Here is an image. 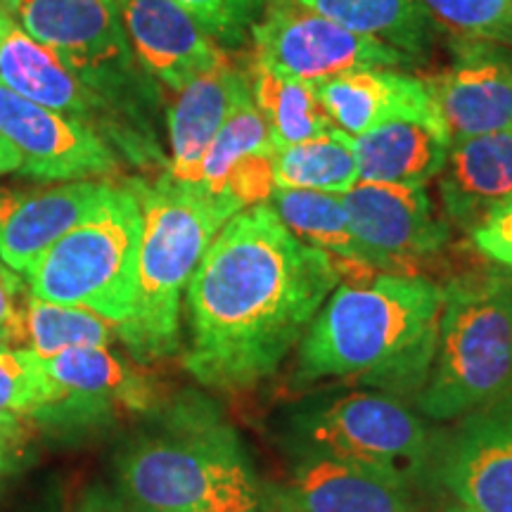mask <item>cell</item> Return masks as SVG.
<instances>
[{
	"label": "cell",
	"instance_id": "ffe728a7",
	"mask_svg": "<svg viewBox=\"0 0 512 512\" xmlns=\"http://www.w3.org/2000/svg\"><path fill=\"white\" fill-rule=\"evenodd\" d=\"M313 93L332 126L347 136H361L394 119L441 121L425 81L392 69H356L313 83Z\"/></svg>",
	"mask_w": 512,
	"mask_h": 512
},
{
	"label": "cell",
	"instance_id": "d6a6232c",
	"mask_svg": "<svg viewBox=\"0 0 512 512\" xmlns=\"http://www.w3.org/2000/svg\"><path fill=\"white\" fill-rule=\"evenodd\" d=\"M24 415H0V482L15 475L27 458L34 425Z\"/></svg>",
	"mask_w": 512,
	"mask_h": 512
},
{
	"label": "cell",
	"instance_id": "ac0fdd59",
	"mask_svg": "<svg viewBox=\"0 0 512 512\" xmlns=\"http://www.w3.org/2000/svg\"><path fill=\"white\" fill-rule=\"evenodd\" d=\"M280 498L292 512H415L403 472L311 451Z\"/></svg>",
	"mask_w": 512,
	"mask_h": 512
},
{
	"label": "cell",
	"instance_id": "5b68a950",
	"mask_svg": "<svg viewBox=\"0 0 512 512\" xmlns=\"http://www.w3.org/2000/svg\"><path fill=\"white\" fill-rule=\"evenodd\" d=\"M19 27L48 46L121 121L133 162H164L150 117L155 79L133 53L114 0H0Z\"/></svg>",
	"mask_w": 512,
	"mask_h": 512
},
{
	"label": "cell",
	"instance_id": "3957f363",
	"mask_svg": "<svg viewBox=\"0 0 512 512\" xmlns=\"http://www.w3.org/2000/svg\"><path fill=\"white\" fill-rule=\"evenodd\" d=\"M119 479L136 512H249L261 501L240 437L200 396L164 408L124 451Z\"/></svg>",
	"mask_w": 512,
	"mask_h": 512
},
{
	"label": "cell",
	"instance_id": "d590c367",
	"mask_svg": "<svg viewBox=\"0 0 512 512\" xmlns=\"http://www.w3.org/2000/svg\"><path fill=\"white\" fill-rule=\"evenodd\" d=\"M19 166H22V157H19L15 145L5 136H0V176L19 174Z\"/></svg>",
	"mask_w": 512,
	"mask_h": 512
},
{
	"label": "cell",
	"instance_id": "7402d4cb",
	"mask_svg": "<svg viewBox=\"0 0 512 512\" xmlns=\"http://www.w3.org/2000/svg\"><path fill=\"white\" fill-rule=\"evenodd\" d=\"M361 183L425 188L441 174L451 138L441 121L394 119L351 136Z\"/></svg>",
	"mask_w": 512,
	"mask_h": 512
},
{
	"label": "cell",
	"instance_id": "83f0119b",
	"mask_svg": "<svg viewBox=\"0 0 512 512\" xmlns=\"http://www.w3.org/2000/svg\"><path fill=\"white\" fill-rule=\"evenodd\" d=\"M252 155L275 157V145L264 117L256 110L252 95H249L247 100H242L235 107V112L230 114L226 124L221 126V131L216 133V138L211 140L192 185L204 190L207 195L223 197L228 176L233 174V169L242 159Z\"/></svg>",
	"mask_w": 512,
	"mask_h": 512
},
{
	"label": "cell",
	"instance_id": "f1b7e54d",
	"mask_svg": "<svg viewBox=\"0 0 512 512\" xmlns=\"http://www.w3.org/2000/svg\"><path fill=\"white\" fill-rule=\"evenodd\" d=\"M55 389L46 358L27 347L0 349V415L41 418L53 406Z\"/></svg>",
	"mask_w": 512,
	"mask_h": 512
},
{
	"label": "cell",
	"instance_id": "603a6c76",
	"mask_svg": "<svg viewBox=\"0 0 512 512\" xmlns=\"http://www.w3.org/2000/svg\"><path fill=\"white\" fill-rule=\"evenodd\" d=\"M268 207L299 240L347 264L351 283L373 275L375 266L349 226L342 195L316 190H275Z\"/></svg>",
	"mask_w": 512,
	"mask_h": 512
},
{
	"label": "cell",
	"instance_id": "9a60e30c",
	"mask_svg": "<svg viewBox=\"0 0 512 512\" xmlns=\"http://www.w3.org/2000/svg\"><path fill=\"white\" fill-rule=\"evenodd\" d=\"M503 48L460 38L451 64L425 79L451 143L512 131V53Z\"/></svg>",
	"mask_w": 512,
	"mask_h": 512
},
{
	"label": "cell",
	"instance_id": "8d00e7d4",
	"mask_svg": "<svg viewBox=\"0 0 512 512\" xmlns=\"http://www.w3.org/2000/svg\"><path fill=\"white\" fill-rule=\"evenodd\" d=\"M259 508H261V512H292L290 508H287L285 505V501L283 498H280V501H268V503H261L259 501Z\"/></svg>",
	"mask_w": 512,
	"mask_h": 512
},
{
	"label": "cell",
	"instance_id": "277c9868",
	"mask_svg": "<svg viewBox=\"0 0 512 512\" xmlns=\"http://www.w3.org/2000/svg\"><path fill=\"white\" fill-rule=\"evenodd\" d=\"M131 183L143 211V235L136 304L128 320L117 325V337L138 361L150 363L178 351L183 294L211 240L242 209L166 176Z\"/></svg>",
	"mask_w": 512,
	"mask_h": 512
},
{
	"label": "cell",
	"instance_id": "8fae6325",
	"mask_svg": "<svg viewBox=\"0 0 512 512\" xmlns=\"http://www.w3.org/2000/svg\"><path fill=\"white\" fill-rule=\"evenodd\" d=\"M342 204L356 240L384 271L430 259L451 240V223L434 209L427 188L358 181Z\"/></svg>",
	"mask_w": 512,
	"mask_h": 512
},
{
	"label": "cell",
	"instance_id": "d6986e66",
	"mask_svg": "<svg viewBox=\"0 0 512 512\" xmlns=\"http://www.w3.org/2000/svg\"><path fill=\"white\" fill-rule=\"evenodd\" d=\"M249 95V74L235 67L228 57L183 86L166 114L171 157L162 176L181 185L195 183L211 140Z\"/></svg>",
	"mask_w": 512,
	"mask_h": 512
},
{
	"label": "cell",
	"instance_id": "e575fe53",
	"mask_svg": "<svg viewBox=\"0 0 512 512\" xmlns=\"http://www.w3.org/2000/svg\"><path fill=\"white\" fill-rule=\"evenodd\" d=\"M76 512H131L126 508V503H121L119 498L107 494V491L95 489L83 498Z\"/></svg>",
	"mask_w": 512,
	"mask_h": 512
},
{
	"label": "cell",
	"instance_id": "1f68e13d",
	"mask_svg": "<svg viewBox=\"0 0 512 512\" xmlns=\"http://www.w3.org/2000/svg\"><path fill=\"white\" fill-rule=\"evenodd\" d=\"M472 245L486 259L496 261L512 271V202L491 211L486 219L470 233Z\"/></svg>",
	"mask_w": 512,
	"mask_h": 512
},
{
	"label": "cell",
	"instance_id": "d4e9b609",
	"mask_svg": "<svg viewBox=\"0 0 512 512\" xmlns=\"http://www.w3.org/2000/svg\"><path fill=\"white\" fill-rule=\"evenodd\" d=\"M275 190H316L344 195L358 183L351 136L332 126L323 136L275 152Z\"/></svg>",
	"mask_w": 512,
	"mask_h": 512
},
{
	"label": "cell",
	"instance_id": "7c38bea8",
	"mask_svg": "<svg viewBox=\"0 0 512 512\" xmlns=\"http://www.w3.org/2000/svg\"><path fill=\"white\" fill-rule=\"evenodd\" d=\"M0 136L22 157L19 176L43 183L105 178L119 171V152L93 128L12 93L0 83Z\"/></svg>",
	"mask_w": 512,
	"mask_h": 512
},
{
	"label": "cell",
	"instance_id": "74e56055",
	"mask_svg": "<svg viewBox=\"0 0 512 512\" xmlns=\"http://www.w3.org/2000/svg\"><path fill=\"white\" fill-rule=\"evenodd\" d=\"M3 347H17L15 335L10 330H0V349Z\"/></svg>",
	"mask_w": 512,
	"mask_h": 512
},
{
	"label": "cell",
	"instance_id": "52a82bcc",
	"mask_svg": "<svg viewBox=\"0 0 512 512\" xmlns=\"http://www.w3.org/2000/svg\"><path fill=\"white\" fill-rule=\"evenodd\" d=\"M140 235L136 188L110 181L100 202L24 273L29 294L121 325L136 304Z\"/></svg>",
	"mask_w": 512,
	"mask_h": 512
},
{
	"label": "cell",
	"instance_id": "5bb4252c",
	"mask_svg": "<svg viewBox=\"0 0 512 512\" xmlns=\"http://www.w3.org/2000/svg\"><path fill=\"white\" fill-rule=\"evenodd\" d=\"M0 83L36 105L93 128L114 150L124 152L133 162L131 140L110 107L88 91L53 50L19 27L17 19L3 5H0Z\"/></svg>",
	"mask_w": 512,
	"mask_h": 512
},
{
	"label": "cell",
	"instance_id": "4316f807",
	"mask_svg": "<svg viewBox=\"0 0 512 512\" xmlns=\"http://www.w3.org/2000/svg\"><path fill=\"white\" fill-rule=\"evenodd\" d=\"M114 337L117 325L98 313L27 294L19 325V344L41 358H53L76 347H110Z\"/></svg>",
	"mask_w": 512,
	"mask_h": 512
},
{
	"label": "cell",
	"instance_id": "4dcf8cb0",
	"mask_svg": "<svg viewBox=\"0 0 512 512\" xmlns=\"http://www.w3.org/2000/svg\"><path fill=\"white\" fill-rule=\"evenodd\" d=\"M221 48H240L268 0H174Z\"/></svg>",
	"mask_w": 512,
	"mask_h": 512
},
{
	"label": "cell",
	"instance_id": "4fadbf2b",
	"mask_svg": "<svg viewBox=\"0 0 512 512\" xmlns=\"http://www.w3.org/2000/svg\"><path fill=\"white\" fill-rule=\"evenodd\" d=\"M46 368L55 401L41 415L43 420L98 425L121 415L147 413L162 403L155 377L110 347L67 349L46 358Z\"/></svg>",
	"mask_w": 512,
	"mask_h": 512
},
{
	"label": "cell",
	"instance_id": "8992f818",
	"mask_svg": "<svg viewBox=\"0 0 512 512\" xmlns=\"http://www.w3.org/2000/svg\"><path fill=\"white\" fill-rule=\"evenodd\" d=\"M512 392V280L470 273L441 287L434 361L418 392L425 418L453 422Z\"/></svg>",
	"mask_w": 512,
	"mask_h": 512
},
{
	"label": "cell",
	"instance_id": "ba28073f",
	"mask_svg": "<svg viewBox=\"0 0 512 512\" xmlns=\"http://www.w3.org/2000/svg\"><path fill=\"white\" fill-rule=\"evenodd\" d=\"M249 38L254 64L311 86L356 69H389L413 62L401 50L339 27L297 0L266 3Z\"/></svg>",
	"mask_w": 512,
	"mask_h": 512
},
{
	"label": "cell",
	"instance_id": "6da1fadb",
	"mask_svg": "<svg viewBox=\"0 0 512 512\" xmlns=\"http://www.w3.org/2000/svg\"><path fill=\"white\" fill-rule=\"evenodd\" d=\"M339 278L337 261L290 233L268 202L242 209L211 240L185 290V370L230 394L271 380Z\"/></svg>",
	"mask_w": 512,
	"mask_h": 512
},
{
	"label": "cell",
	"instance_id": "44dd1931",
	"mask_svg": "<svg viewBox=\"0 0 512 512\" xmlns=\"http://www.w3.org/2000/svg\"><path fill=\"white\" fill-rule=\"evenodd\" d=\"M448 223L472 233L491 211L512 202V131L453 140L439 174Z\"/></svg>",
	"mask_w": 512,
	"mask_h": 512
},
{
	"label": "cell",
	"instance_id": "9c48e42d",
	"mask_svg": "<svg viewBox=\"0 0 512 512\" xmlns=\"http://www.w3.org/2000/svg\"><path fill=\"white\" fill-rule=\"evenodd\" d=\"M311 453L411 472L430 463L434 439L406 403L384 392H349L302 420Z\"/></svg>",
	"mask_w": 512,
	"mask_h": 512
},
{
	"label": "cell",
	"instance_id": "484cf974",
	"mask_svg": "<svg viewBox=\"0 0 512 512\" xmlns=\"http://www.w3.org/2000/svg\"><path fill=\"white\" fill-rule=\"evenodd\" d=\"M249 83H252L256 110L261 112L271 131L275 152L323 136L332 128V121L320 107L311 83L285 79L259 64L252 67Z\"/></svg>",
	"mask_w": 512,
	"mask_h": 512
},
{
	"label": "cell",
	"instance_id": "2e32d148",
	"mask_svg": "<svg viewBox=\"0 0 512 512\" xmlns=\"http://www.w3.org/2000/svg\"><path fill=\"white\" fill-rule=\"evenodd\" d=\"M138 62L152 79L178 93L226 53L174 0H114Z\"/></svg>",
	"mask_w": 512,
	"mask_h": 512
},
{
	"label": "cell",
	"instance_id": "7a4b0ae2",
	"mask_svg": "<svg viewBox=\"0 0 512 512\" xmlns=\"http://www.w3.org/2000/svg\"><path fill=\"white\" fill-rule=\"evenodd\" d=\"M441 287L413 273H380L330 294L297 347V387L358 380L418 396L437 351Z\"/></svg>",
	"mask_w": 512,
	"mask_h": 512
},
{
	"label": "cell",
	"instance_id": "f546056e",
	"mask_svg": "<svg viewBox=\"0 0 512 512\" xmlns=\"http://www.w3.org/2000/svg\"><path fill=\"white\" fill-rule=\"evenodd\" d=\"M427 12L460 38L512 50V0H420Z\"/></svg>",
	"mask_w": 512,
	"mask_h": 512
},
{
	"label": "cell",
	"instance_id": "cb8c5ba5",
	"mask_svg": "<svg viewBox=\"0 0 512 512\" xmlns=\"http://www.w3.org/2000/svg\"><path fill=\"white\" fill-rule=\"evenodd\" d=\"M354 34L387 43L413 60L437 41V24L420 0H297Z\"/></svg>",
	"mask_w": 512,
	"mask_h": 512
},
{
	"label": "cell",
	"instance_id": "836d02e7",
	"mask_svg": "<svg viewBox=\"0 0 512 512\" xmlns=\"http://www.w3.org/2000/svg\"><path fill=\"white\" fill-rule=\"evenodd\" d=\"M24 280L0 259V330H10L19 347V325L24 311Z\"/></svg>",
	"mask_w": 512,
	"mask_h": 512
},
{
	"label": "cell",
	"instance_id": "f35d334b",
	"mask_svg": "<svg viewBox=\"0 0 512 512\" xmlns=\"http://www.w3.org/2000/svg\"><path fill=\"white\" fill-rule=\"evenodd\" d=\"M249 512H261V508H254V510H249Z\"/></svg>",
	"mask_w": 512,
	"mask_h": 512
},
{
	"label": "cell",
	"instance_id": "30bf717a",
	"mask_svg": "<svg viewBox=\"0 0 512 512\" xmlns=\"http://www.w3.org/2000/svg\"><path fill=\"white\" fill-rule=\"evenodd\" d=\"M453 422L430 453L451 512H512V392Z\"/></svg>",
	"mask_w": 512,
	"mask_h": 512
},
{
	"label": "cell",
	"instance_id": "e0dca14e",
	"mask_svg": "<svg viewBox=\"0 0 512 512\" xmlns=\"http://www.w3.org/2000/svg\"><path fill=\"white\" fill-rule=\"evenodd\" d=\"M107 183L86 178L34 190L0 188V259L12 271L27 273L100 202Z\"/></svg>",
	"mask_w": 512,
	"mask_h": 512
}]
</instances>
